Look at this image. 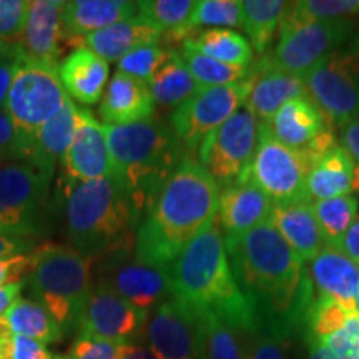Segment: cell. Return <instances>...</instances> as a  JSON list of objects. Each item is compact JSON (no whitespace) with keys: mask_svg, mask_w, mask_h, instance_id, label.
Masks as SVG:
<instances>
[{"mask_svg":"<svg viewBox=\"0 0 359 359\" xmlns=\"http://www.w3.org/2000/svg\"><path fill=\"white\" fill-rule=\"evenodd\" d=\"M228 258L238 285L266 316L268 331L280 336L306 320L313 302V285L304 262L283 240L271 219L245 233L224 238Z\"/></svg>","mask_w":359,"mask_h":359,"instance_id":"obj_1","label":"cell"},{"mask_svg":"<svg viewBox=\"0 0 359 359\" xmlns=\"http://www.w3.org/2000/svg\"><path fill=\"white\" fill-rule=\"evenodd\" d=\"M219 188L205 167L185 156L170 175L137 230L135 258L170 266L217 218Z\"/></svg>","mask_w":359,"mask_h":359,"instance_id":"obj_2","label":"cell"},{"mask_svg":"<svg viewBox=\"0 0 359 359\" xmlns=\"http://www.w3.org/2000/svg\"><path fill=\"white\" fill-rule=\"evenodd\" d=\"M173 299L195 316L213 314L236 331L262 330L255 303L238 285L217 218L170 264Z\"/></svg>","mask_w":359,"mask_h":359,"instance_id":"obj_3","label":"cell"},{"mask_svg":"<svg viewBox=\"0 0 359 359\" xmlns=\"http://www.w3.org/2000/svg\"><path fill=\"white\" fill-rule=\"evenodd\" d=\"M115 180L127 191L135 218L148 212L161 187L185 156L177 135L154 118L130 125H103Z\"/></svg>","mask_w":359,"mask_h":359,"instance_id":"obj_4","label":"cell"},{"mask_svg":"<svg viewBox=\"0 0 359 359\" xmlns=\"http://www.w3.org/2000/svg\"><path fill=\"white\" fill-rule=\"evenodd\" d=\"M65 193L72 248L90 259L128 248L135 215L127 191L115 178L69 182Z\"/></svg>","mask_w":359,"mask_h":359,"instance_id":"obj_5","label":"cell"},{"mask_svg":"<svg viewBox=\"0 0 359 359\" xmlns=\"http://www.w3.org/2000/svg\"><path fill=\"white\" fill-rule=\"evenodd\" d=\"M27 285L62 331L79 330L92 293L90 258L65 245H43L32 253Z\"/></svg>","mask_w":359,"mask_h":359,"instance_id":"obj_6","label":"cell"},{"mask_svg":"<svg viewBox=\"0 0 359 359\" xmlns=\"http://www.w3.org/2000/svg\"><path fill=\"white\" fill-rule=\"evenodd\" d=\"M69 98L58 77V65L19 58L4 110L29 148V158L35 135L60 111Z\"/></svg>","mask_w":359,"mask_h":359,"instance_id":"obj_7","label":"cell"},{"mask_svg":"<svg viewBox=\"0 0 359 359\" xmlns=\"http://www.w3.org/2000/svg\"><path fill=\"white\" fill-rule=\"evenodd\" d=\"M318 156L308 147L291 148L273 138L263 123H258V145L251 161L248 178L275 205L309 200L308 177Z\"/></svg>","mask_w":359,"mask_h":359,"instance_id":"obj_8","label":"cell"},{"mask_svg":"<svg viewBox=\"0 0 359 359\" xmlns=\"http://www.w3.org/2000/svg\"><path fill=\"white\" fill-rule=\"evenodd\" d=\"M308 98L325 116L327 127L359 118V43L336 48L303 77Z\"/></svg>","mask_w":359,"mask_h":359,"instance_id":"obj_9","label":"cell"},{"mask_svg":"<svg viewBox=\"0 0 359 359\" xmlns=\"http://www.w3.org/2000/svg\"><path fill=\"white\" fill-rule=\"evenodd\" d=\"M351 29L348 20L303 19L288 4L280 24V40L268 60L283 72L304 77L351 35Z\"/></svg>","mask_w":359,"mask_h":359,"instance_id":"obj_10","label":"cell"},{"mask_svg":"<svg viewBox=\"0 0 359 359\" xmlns=\"http://www.w3.org/2000/svg\"><path fill=\"white\" fill-rule=\"evenodd\" d=\"M258 145V120L248 107L238 109L198 148L200 163L218 188L248 180Z\"/></svg>","mask_w":359,"mask_h":359,"instance_id":"obj_11","label":"cell"},{"mask_svg":"<svg viewBox=\"0 0 359 359\" xmlns=\"http://www.w3.org/2000/svg\"><path fill=\"white\" fill-rule=\"evenodd\" d=\"M250 77L223 87H200L172 115V130L190 150H198L215 130L226 122L250 95Z\"/></svg>","mask_w":359,"mask_h":359,"instance_id":"obj_12","label":"cell"},{"mask_svg":"<svg viewBox=\"0 0 359 359\" xmlns=\"http://www.w3.org/2000/svg\"><path fill=\"white\" fill-rule=\"evenodd\" d=\"M50 182L25 161L0 163V230L34 235Z\"/></svg>","mask_w":359,"mask_h":359,"instance_id":"obj_13","label":"cell"},{"mask_svg":"<svg viewBox=\"0 0 359 359\" xmlns=\"http://www.w3.org/2000/svg\"><path fill=\"white\" fill-rule=\"evenodd\" d=\"M148 311L123 299L107 281L92 288L83 314L80 318V334L130 344L148 321Z\"/></svg>","mask_w":359,"mask_h":359,"instance_id":"obj_14","label":"cell"},{"mask_svg":"<svg viewBox=\"0 0 359 359\" xmlns=\"http://www.w3.org/2000/svg\"><path fill=\"white\" fill-rule=\"evenodd\" d=\"M147 341L155 359H201L198 318L173 298L148 314Z\"/></svg>","mask_w":359,"mask_h":359,"instance_id":"obj_15","label":"cell"},{"mask_svg":"<svg viewBox=\"0 0 359 359\" xmlns=\"http://www.w3.org/2000/svg\"><path fill=\"white\" fill-rule=\"evenodd\" d=\"M62 168L69 182L115 178L105 128L87 109L77 110L74 140L62 158Z\"/></svg>","mask_w":359,"mask_h":359,"instance_id":"obj_16","label":"cell"},{"mask_svg":"<svg viewBox=\"0 0 359 359\" xmlns=\"http://www.w3.org/2000/svg\"><path fill=\"white\" fill-rule=\"evenodd\" d=\"M275 203L251 180L219 188L217 222L224 238L243 236L271 217Z\"/></svg>","mask_w":359,"mask_h":359,"instance_id":"obj_17","label":"cell"},{"mask_svg":"<svg viewBox=\"0 0 359 359\" xmlns=\"http://www.w3.org/2000/svg\"><path fill=\"white\" fill-rule=\"evenodd\" d=\"M251 90L245 105L257 116L258 123H268L285 103L294 98H308L303 77L283 72L268 58L250 70Z\"/></svg>","mask_w":359,"mask_h":359,"instance_id":"obj_18","label":"cell"},{"mask_svg":"<svg viewBox=\"0 0 359 359\" xmlns=\"http://www.w3.org/2000/svg\"><path fill=\"white\" fill-rule=\"evenodd\" d=\"M105 281L130 304L148 313L173 298L170 266H151L135 259L115 266Z\"/></svg>","mask_w":359,"mask_h":359,"instance_id":"obj_19","label":"cell"},{"mask_svg":"<svg viewBox=\"0 0 359 359\" xmlns=\"http://www.w3.org/2000/svg\"><path fill=\"white\" fill-rule=\"evenodd\" d=\"M65 2L62 0H34L30 2V13L27 20L24 37L20 42L22 57L43 64L58 65L64 40Z\"/></svg>","mask_w":359,"mask_h":359,"instance_id":"obj_20","label":"cell"},{"mask_svg":"<svg viewBox=\"0 0 359 359\" xmlns=\"http://www.w3.org/2000/svg\"><path fill=\"white\" fill-rule=\"evenodd\" d=\"M138 13L137 2L130 0H72L65 2L62 22H64L65 45L83 47V39L90 34L127 20Z\"/></svg>","mask_w":359,"mask_h":359,"instance_id":"obj_21","label":"cell"},{"mask_svg":"<svg viewBox=\"0 0 359 359\" xmlns=\"http://www.w3.org/2000/svg\"><path fill=\"white\" fill-rule=\"evenodd\" d=\"M309 280L318 296H327L349 314H359L356 293L359 288V266L336 246H327L311 262Z\"/></svg>","mask_w":359,"mask_h":359,"instance_id":"obj_22","label":"cell"},{"mask_svg":"<svg viewBox=\"0 0 359 359\" xmlns=\"http://www.w3.org/2000/svg\"><path fill=\"white\" fill-rule=\"evenodd\" d=\"M154 97L145 80L116 72L107 85L98 114L105 125H130L154 116Z\"/></svg>","mask_w":359,"mask_h":359,"instance_id":"obj_23","label":"cell"},{"mask_svg":"<svg viewBox=\"0 0 359 359\" xmlns=\"http://www.w3.org/2000/svg\"><path fill=\"white\" fill-rule=\"evenodd\" d=\"M269 219L275 224L283 240L304 263L313 262L326 248L320 224L314 217L311 200L275 205Z\"/></svg>","mask_w":359,"mask_h":359,"instance_id":"obj_24","label":"cell"},{"mask_svg":"<svg viewBox=\"0 0 359 359\" xmlns=\"http://www.w3.org/2000/svg\"><path fill=\"white\" fill-rule=\"evenodd\" d=\"M58 77L65 92L83 105H95L102 100L109 80V62L88 48H77L58 65Z\"/></svg>","mask_w":359,"mask_h":359,"instance_id":"obj_25","label":"cell"},{"mask_svg":"<svg viewBox=\"0 0 359 359\" xmlns=\"http://www.w3.org/2000/svg\"><path fill=\"white\" fill-rule=\"evenodd\" d=\"M79 107L69 98L60 111L48 120L39 133L35 135L32 154L27 163L47 178L53 177L57 163L62 161L64 155L69 150L75 133V122H77Z\"/></svg>","mask_w":359,"mask_h":359,"instance_id":"obj_26","label":"cell"},{"mask_svg":"<svg viewBox=\"0 0 359 359\" xmlns=\"http://www.w3.org/2000/svg\"><path fill=\"white\" fill-rule=\"evenodd\" d=\"M268 132L283 145L304 148L327 127L325 116L309 98H294L281 107L268 123Z\"/></svg>","mask_w":359,"mask_h":359,"instance_id":"obj_27","label":"cell"},{"mask_svg":"<svg viewBox=\"0 0 359 359\" xmlns=\"http://www.w3.org/2000/svg\"><path fill=\"white\" fill-rule=\"evenodd\" d=\"M160 37L161 32L156 27L148 24L140 15H135L87 35L83 39V47L105 62H120L137 47L156 43Z\"/></svg>","mask_w":359,"mask_h":359,"instance_id":"obj_28","label":"cell"},{"mask_svg":"<svg viewBox=\"0 0 359 359\" xmlns=\"http://www.w3.org/2000/svg\"><path fill=\"white\" fill-rule=\"evenodd\" d=\"M356 161L341 145L318 158L308 177V196L311 201L351 195L353 170Z\"/></svg>","mask_w":359,"mask_h":359,"instance_id":"obj_29","label":"cell"},{"mask_svg":"<svg viewBox=\"0 0 359 359\" xmlns=\"http://www.w3.org/2000/svg\"><path fill=\"white\" fill-rule=\"evenodd\" d=\"M0 326L6 327L11 334L25 336L42 344L57 343L64 336V331L52 314L39 302L27 298H17L7 308L0 318Z\"/></svg>","mask_w":359,"mask_h":359,"instance_id":"obj_30","label":"cell"},{"mask_svg":"<svg viewBox=\"0 0 359 359\" xmlns=\"http://www.w3.org/2000/svg\"><path fill=\"white\" fill-rule=\"evenodd\" d=\"M182 45L183 48L198 52L223 64L248 67L253 58L250 40L231 29H208L201 32L195 30Z\"/></svg>","mask_w":359,"mask_h":359,"instance_id":"obj_31","label":"cell"},{"mask_svg":"<svg viewBox=\"0 0 359 359\" xmlns=\"http://www.w3.org/2000/svg\"><path fill=\"white\" fill-rule=\"evenodd\" d=\"M148 85H150L154 103L160 105L161 109H173V107L178 109L200 88L180 53L173 50L170 52L167 62L155 72Z\"/></svg>","mask_w":359,"mask_h":359,"instance_id":"obj_32","label":"cell"},{"mask_svg":"<svg viewBox=\"0 0 359 359\" xmlns=\"http://www.w3.org/2000/svg\"><path fill=\"white\" fill-rule=\"evenodd\" d=\"M290 2L280 0H246L243 2V29L251 47L263 53L281 24Z\"/></svg>","mask_w":359,"mask_h":359,"instance_id":"obj_33","label":"cell"},{"mask_svg":"<svg viewBox=\"0 0 359 359\" xmlns=\"http://www.w3.org/2000/svg\"><path fill=\"white\" fill-rule=\"evenodd\" d=\"M359 201L354 195L313 201V212L327 246L339 248L341 241L358 217Z\"/></svg>","mask_w":359,"mask_h":359,"instance_id":"obj_34","label":"cell"},{"mask_svg":"<svg viewBox=\"0 0 359 359\" xmlns=\"http://www.w3.org/2000/svg\"><path fill=\"white\" fill-rule=\"evenodd\" d=\"M198 87H223V85L240 83L250 77L248 67L223 64L198 52L183 48L180 53Z\"/></svg>","mask_w":359,"mask_h":359,"instance_id":"obj_35","label":"cell"},{"mask_svg":"<svg viewBox=\"0 0 359 359\" xmlns=\"http://www.w3.org/2000/svg\"><path fill=\"white\" fill-rule=\"evenodd\" d=\"M196 318L201 331V359H245L235 327L213 314Z\"/></svg>","mask_w":359,"mask_h":359,"instance_id":"obj_36","label":"cell"},{"mask_svg":"<svg viewBox=\"0 0 359 359\" xmlns=\"http://www.w3.org/2000/svg\"><path fill=\"white\" fill-rule=\"evenodd\" d=\"M187 27L191 30L200 27L228 29L243 27V2L240 0H200L195 4Z\"/></svg>","mask_w":359,"mask_h":359,"instance_id":"obj_37","label":"cell"},{"mask_svg":"<svg viewBox=\"0 0 359 359\" xmlns=\"http://www.w3.org/2000/svg\"><path fill=\"white\" fill-rule=\"evenodd\" d=\"M195 4L190 0H142L137 2V15L156 27L161 34H168L185 29Z\"/></svg>","mask_w":359,"mask_h":359,"instance_id":"obj_38","label":"cell"},{"mask_svg":"<svg viewBox=\"0 0 359 359\" xmlns=\"http://www.w3.org/2000/svg\"><path fill=\"white\" fill-rule=\"evenodd\" d=\"M349 316L351 314L343 306H339L334 299L327 298V296H314L306 313L309 334L320 339L330 338L331 334L343 330Z\"/></svg>","mask_w":359,"mask_h":359,"instance_id":"obj_39","label":"cell"},{"mask_svg":"<svg viewBox=\"0 0 359 359\" xmlns=\"http://www.w3.org/2000/svg\"><path fill=\"white\" fill-rule=\"evenodd\" d=\"M170 52L172 50H165L156 43L142 45V47H137L135 50L127 53L118 62L116 72H122V74H127L130 77L150 82L155 72L167 62Z\"/></svg>","mask_w":359,"mask_h":359,"instance_id":"obj_40","label":"cell"},{"mask_svg":"<svg viewBox=\"0 0 359 359\" xmlns=\"http://www.w3.org/2000/svg\"><path fill=\"white\" fill-rule=\"evenodd\" d=\"M293 12L303 19L346 20L359 15V0H303L293 4Z\"/></svg>","mask_w":359,"mask_h":359,"instance_id":"obj_41","label":"cell"},{"mask_svg":"<svg viewBox=\"0 0 359 359\" xmlns=\"http://www.w3.org/2000/svg\"><path fill=\"white\" fill-rule=\"evenodd\" d=\"M29 13V0H0V40L20 45Z\"/></svg>","mask_w":359,"mask_h":359,"instance_id":"obj_42","label":"cell"},{"mask_svg":"<svg viewBox=\"0 0 359 359\" xmlns=\"http://www.w3.org/2000/svg\"><path fill=\"white\" fill-rule=\"evenodd\" d=\"M55 356L39 341L11 334L0 326V359H53Z\"/></svg>","mask_w":359,"mask_h":359,"instance_id":"obj_43","label":"cell"},{"mask_svg":"<svg viewBox=\"0 0 359 359\" xmlns=\"http://www.w3.org/2000/svg\"><path fill=\"white\" fill-rule=\"evenodd\" d=\"M125 343L93 338L80 334L70 348V359H120L125 351Z\"/></svg>","mask_w":359,"mask_h":359,"instance_id":"obj_44","label":"cell"},{"mask_svg":"<svg viewBox=\"0 0 359 359\" xmlns=\"http://www.w3.org/2000/svg\"><path fill=\"white\" fill-rule=\"evenodd\" d=\"M29 160V148L17 132L7 111L0 109V163Z\"/></svg>","mask_w":359,"mask_h":359,"instance_id":"obj_45","label":"cell"},{"mask_svg":"<svg viewBox=\"0 0 359 359\" xmlns=\"http://www.w3.org/2000/svg\"><path fill=\"white\" fill-rule=\"evenodd\" d=\"M323 341L339 359H359V314H351L343 330Z\"/></svg>","mask_w":359,"mask_h":359,"instance_id":"obj_46","label":"cell"},{"mask_svg":"<svg viewBox=\"0 0 359 359\" xmlns=\"http://www.w3.org/2000/svg\"><path fill=\"white\" fill-rule=\"evenodd\" d=\"M245 359H288L285 344L281 338L271 331L262 333V330L255 334L253 343L250 344Z\"/></svg>","mask_w":359,"mask_h":359,"instance_id":"obj_47","label":"cell"},{"mask_svg":"<svg viewBox=\"0 0 359 359\" xmlns=\"http://www.w3.org/2000/svg\"><path fill=\"white\" fill-rule=\"evenodd\" d=\"M30 269H32V255H19V257L0 259V288L25 281Z\"/></svg>","mask_w":359,"mask_h":359,"instance_id":"obj_48","label":"cell"},{"mask_svg":"<svg viewBox=\"0 0 359 359\" xmlns=\"http://www.w3.org/2000/svg\"><path fill=\"white\" fill-rule=\"evenodd\" d=\"M32 246L34 241L30 236L0 230V259L27 255V251L32 248Z\"/></svg>","mask_w":359,"mask_h":359,"instance_id":"obj_49","label":"cell"},{"mask_svg":"<svg viewBox=\"0 0 359 359\" xmlns=\"http://www.w3.org/2000/svg\"><path fill=\"white\" fill-rule=\"evenodd\" d=\"M19 58H0V109H4V105H6L8 90H11L13 77H15Z\"/></svg>","mask_w":359,"mask_h":359,"instance_id":"obj_50","label":"cell"},{"mask_svg":"<svg viewBox=\"0 0 359 359\" xmlns=\"http://www.w3.org/2000/svg\"><path fill=\"white\" fill-rule=\"evenodd\" d=\"M341 143H343L341 147L353 156V160L359 163V118L341 128Z\"/></svg>","mask_w":359,"mask_h":359,"instance_id":"obj_51","label":"cell"},{"mask_svg":"<svg viewBox=\"0 0 359 359\" xmlns=\"http://www.w3.org/2000/svg\"><path fill=\"white\" fill-rule=\"evenodd\" d=\"M339 250L343 251L353 263H356L359 266V215L353 222L351 226H349L346 235H344Z\"/></svg>","mask_w":359,"mask_h":359,"instance_id":"obj_52","label":"cell"},{"mask_svg":"<svg viewBox=\"0 0 359 359\" xmlns=\"http://www.w3.org/2000/svg\"><path fill=\"white\" fill-rule=\"evenodd\" d=\"M306 341H308L309 359H339L330 348L326 346L325 341L316 338V336L308 333Z\"/></svg>","mask_w":359,"mask_h":359,"instance_id":"obj_53","label":"cell"},{"mask_svg":"<svg viewBox=\"0 0 359 359\" xmlns=\"http://www.w3.org/2000/svg\"><path fill=\"white\" fill-rule=\"evenodd\" d=\"M24 285L25 281H20L0 288V318H2V314L7 311V308L11 306L17 298H20V291L24 288Z\"/></svg>","mask_w":359,"mask_h":359,"instance_id":"obj_54","label":"cell"},{"mask_svg":"<svg viewBox=\"0 0 359 359\" xmlns=\"http://www.w3.org/2000/svg\"><path fill=\"white\" fill-rule=\"evenodd\" d=\"M120 359H155L150 349L147 346H137V344H127Z\"/></svg>","mask_w":359,"mask_h":359,"instance_id":"obj_55","label":"cell"},{"mask_svg":"<svg viewBox=\"0 0 359 359\" xmlns=\"http://www.w3.org/2000/svg\"><path fill=\"white\" fill-rule=\"evenodd\" d=\"M22 57L20 45L8 43L0 40V58H19Z\"/></svg>","mask_w":359,"mask_h":359,"instance_id":"obj_56","label":"cell"},{"mask_svg":"<svg viewBox=\"0 0 359 359\" xmlns=\"http://www.w3.org/2000/svg\"><path fill=\"white\" fill-rule=\"evenodd\" d=\"M351 191L359 193V163H354L353 170V183H351Z\"/></svg>","mask_w":359,"mask_h":359,"instance_id":"obj_57","label":"cell"},{"mask_svg":"<svg viewBox=\"0 0 359 359\" xmlns=\"http://www.w3.org/2000/svg\"><path fill=\"white\" fill-rule=\"evenodd\" d=\"M356 308H358V313H359V288H358V293H356Z\"/></svg>","mask_w":359,"mask_h":359,"instance_id":"obj_58","label":"cell"},{"mask_svg":"<svg viewBox=\"0 0 359 359\" xmlns=\"http://www.w3.org/2000/svg\"><path fill=\"white\" fill-rule=\"evenodd\" d=\"M53 359H70V356H57V358H53Z\"/></svg>","mask_w":359,"mask_h":359,"instance_id":"obj_59","label":"cell"}]
</instances>
